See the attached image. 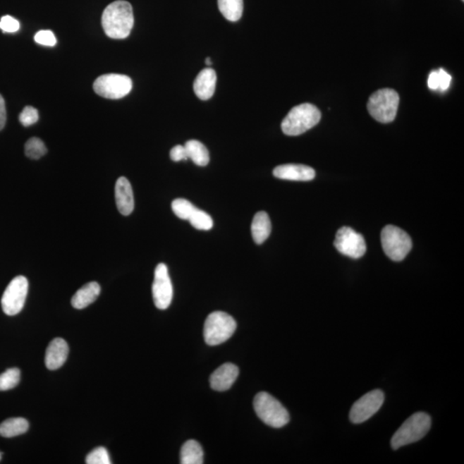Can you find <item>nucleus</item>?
<instances>
[{"mask_svg": "<svg viewBox=\"0 0 464 464\" xmlns=\"http://www.w3.org/2000/svg\"><path fill=\"white\" fill-rule=\"evenodd\" d=\"M35 41L38 44L48 47H54L57 40L54 34L51 30H41L35 35Z\"/></svg>", "mask_w": 464, "mask_h": 464, "instance_id": "obj_30", "label": "nucleus"}, {"mask_svg": "<svg viewBox=\"0 0 464 464\" xmlns=\"http://www.w3.org/2000/svg\"><path fill=\"white\" fill-rule=\"evenodd\" d=\"M463 1H464V0H463Z\"/></svg>", "mask_w": 464, "mask_h": 464, "instance_id": "obj_38", "label": "nucleus"}, {"mask_svg": "<svg viewBox=\"0 0 464 464\" xmlns=\"http://www.w3.org/2000/svg\"><path fill=\"white\" fill-rule=\"evenodd\" d=\"M273 174L275 178L289 181L308 182L316 176V172L312 167L303 164H283L274 169Z\"/></svg>", "mask_w": 464, "mask_h": 464, "instance_id": "obj_13", "label": "nucleus"}, {"mask_svg": "<svg viewBox=\"0 0 464 464\" xmlns=\"http://www.w3.org/2000/svg\"><path fill=\"white\" fill-rule=\"evenodd\" d=\"M239 369L237 365L226 363L219 367L210 377L211 387L217 391H226L237 380Z\"/></svg>", "mask_w": 464, "mask_h": 464, "instance_id": "obj_14", "label": "nucleus"}, {"mask_svg": "<svg viewBox=\"0 0 464 464\" xmlns=\"http://www.w3.org/2000/svg\"><path fill=\"white\" fill-rule=\"evenodd\" d=\"M236 329L237 322L229 314L212 312L207 317L204 325V339L209 346L222 344L233 336Z\"/></svg>", "mask_w": 464, "mask_h": 464, "instance_id": "obj_6", "label": "nucleus"}, {"mask_svg": "<svg viewBox=\"0 0 464 464\" xmlns=\"http://www.w3.org/2000/svg\"><path fill=\"white\" fill-rule=\"evenodd\" d=\"M6 123V109L5 100L1 95H0V131L5 128Z\"/></svg>", "mask_w": 464, "mask_h": 464, "instance_id": "obj_34", "label": "nucleus"}, {"mask_svg": "<svg viewBox=\"0 0 464 464\" xmlns=\"http://www.w3.org/2000/svg\"><path fill=\"white\" fill-rule=\"evenodd\" d=\"M116 200L118 210L124 216L131 214L135 209V198H133L131 183L124 176H121L117 180Z\"/></svg>", "mask_w": 464, "mask_h": 464, "instance_id": "obj_16", "label": "nucleus"}, {"mask_svg": "<svg viewBox=\"0 0 464 464\" xmlns=\"http://www.w3.org/2000/svg\"><path fill=\"white\" fill-rule=\"evenodd\" d=\"M39 119V114L37 109H35L31 106H27L23 109V111L19 116V121L25 127H30V126L37 123Z\"/></svg>", "mask_w": 464, "mask_h": 464, "instance_id": "obj_29", "label": "nucleus"}, {"mask_svg": "<svg viewBox=\"0 0 464 464\" xmlns=\"http://www.w3.org/2000/svg\"><path fill=\"white\" fill-rule=\"evenodd\" d=\"M21 373L18 368L8 369L0 375V391H6L13 389L20 381Z\"/></svg>", "mask_w": 464, "mask_h": 464, "instance_id": "obj_24", "label": "nucleus"}, {"mask_svg": "<svg viewBox=\"0 0 464 464\" xmlns=\"http://www.w3.org/2000/svg\"><path fill=\"white\" fill-rule=\"evenodd\" d=\"M93 88L97 95L102 97L121 99L131 92L133 82L131 78L123 74H105L97 78Z\"/></svg>", "mask_w": 464, "mask_h": 464, "instance_id": "obj_8", "label": "nucleus"}, {"mask_svg": "<svg viewBox=\"0 0 464 464\" xmlns=\"http://www.w3.org/2000/svg\"><path fill=\"white\" fill-rule=\"evenodd\" d=\"M171 159L174 162H179V161L187 160L188 159L186 148L183 145H176L175 147L171 149Z\"/></svg>", "mask_w": 464, "mask_h": 464, "instance_id": "obj_32", "label": "nucleus"}, {"mask_svg": "<svg viewBox=\"0 0 464 464\" xmlns=\"http://www.w3.org/2000/svg\"><path fill=\"white\" fill-rule=\"evenodd\" d=\"M254 408L259 418L267 426L281 428L290 422L288 411L269 393L260 392L255 396Z\"/></svg>", "mask_w": 464, "mask_h": 464, "instance_id": "obj_4", "label": "nucleus"}, {"mask_svg": "<svg viewBox=\"0 0 464 464\" xmlns=\"http://www.w3.org/2000/svg\"><path fill=\"white\" fill-rule=\"evenodd\" d=\"M206 64H207V66H210V65L212 64V60H211L210 58H207V59H206Z\"/></svg>", "mask_w": 464, "mask_h": 464, "instance_id": "obj_36", "label": "nucleus"}, {"mask_svg": "<svg viewBox=\"0 0 464 464\" xmlns=\"http://www.w3.org/2000/svg\"><path fill=\"white\" fill-rule=\"evenodd\" d=\"M181 463L202 464L204 463V452L202 446L195 440H188L181 450Z\"/></svg>", "mask_w": 464, "mask_h": 464, "instance_id": "obj_20", "label": "nucleus"}, {"mask_svg": "<svg viewBox=\"0 0 464 464\" xmlns=\"http://www.w3.org/2000/svg\"><path fill=\"white\" fill-rule=\"evenodd\" d=\"M428 87L431 90H438L439 86V72H432L428 78Z\"/></svg>", "mask_w": 464, "mask_h": 464, "instance_id": "obj_35", "label": "nucleus"}, {"mask_svg": "<svg viewBox=\"0 0 464 464\" xmlns=\"http://www.w3.org/2000/svg\"><path fill=\"white\" fill-rule=\"evenodd\" d=\"M47 147L39 138H31L25 144V154L31 159H39L47 153Z\"/></svg>", "mask_w": 464, "mask_h": 464, "instance_id": "obj_26", "label": "nucleus"}, {"mask_svg": "<svg viewBox=\"0 0 464 464\" xmlns=\"http://www.w3.org/2000/svg\"><path fill=\"white\" fill-rule=\"evenodd\" d=\"M152 296L157 309L166 310L171 304L173 286L168 267L164 263L156 267Z\"/></svg>", "mask_w": 464, "mask_h": 464, "instance_id": "obj_12", "label": "nucleus"}, {"mask_svg": "<svg viewBox=\"0 0 464 464\" xmlns=\"http://www.w3.org/2000/svg\"><path fill=\"white\" fill-rule=\"evenodd\" d=\"M340 253L353 259H359L367 252L363 236L350 227H342L337 231L335 243Z\"/></svg>", "mask_w": 464, "mask_h": 464, "instance_id": "obj_11", "label": "nucleus"}, {"mask_svg": "<svg viewBox=\"0 0 464 464\" xmlns=\"http://www.w3.org/2000/svg\"><path fill=\"white\" fill-rule=\"evenodd\" d=\"M188 159L199 166H206L209 163L210 156L207 148L198 140H188L184 145Z\"/></svg>", "mask_w": 464, "mask_h": 464, "instance_id": "obj_21", "label": "nucleus"}, {"mask_svg": "<svg viewBox=\"0 0 464 464\" xmlns=\"http://www.w3.org/2000/svg\"><path fill=\"white\" fill-rule=\"evenodd\" d=\"M438 72L439 75V89L441 90V92H446L451 85V76L443 69H439Z\"/></svg>", "mask_w": 464, "mask_h": 464, "instance_id": "obj_33", "label": "nucleus"}, {"mask_svg": "<svg viewBox=\"0 0 464 464\" xmlns=\"http://www.w3.org/2000/svg\"><path fill=\"white\" fill-rule=\"evenodd\" d=\"M20 28L19 22L17 19H15L11 16H4L1 20H0V29L3 30V32L6 33H14Z\"/></svg>", "mask_w": 464, "mask_h": 464, "instance_id": "obj_31", "label": "nucleus"}, {"mask_svg": "<svg viewBox=\"0 0 464 464\" xmlns=\"http://www.w3.org/2000/svg\"><path fill=\"white\" fill-rule=\"evenodd\" d=\"M172 210L181 219L188 220L197 209L190 202L185 199H176L172 202Z\"/></svg>", "mask_w": 464, "mask_h": 464, "instance_id": "obj_27", "label": "nucleus"}, {"mask_svg": "<svg viewBox=\"0 0 464 464\" xmlns=\"http://www.w3.org/2000/svg\"><path fill=\"white\" fill-rule=\"evenodd\" d=\"M28 290L29 282L25 276L16 277L10 282L1 300L2 309L7 316H15L21 312L25 304Z\"/></svg>", "mask_w": 464, "mask_h": 464, "instance_id": "obj_9", "label": "nucleus"}, {"mask_svg": "<svg viewBox=\"0 0 464 464\" xmlns=\"http://www.w3.org/2000/svg\"><path fill=\"white\" fill-rule=\"evenodd\" d=\"M135 17L130 3L118 0L105 8L102 17V25L109 37L125 39L131 33Z\"/></svg>", "mask_w": 464, "mask_h": 464, "instance_id": "obj_1", "label": "nucleus"}, {"mask_svg": "<svg viewBox=\"0 0 464 464\" xmlns=\"http://www.w3.org/2000/svg\"><path fill=\"white\" fill-rule=\"evenodd\" d=\"M100 293L99 284L95 281L90 282L74 294L72 298V305L77 310L85 309L97 300Z\"/></svg>", "mask_w": 464, "mask_h": 464, "instance_id": "obj_18", "label": "nucleus"}, {"mask_svg": "<svg viewBox=\"0 0 464 464\" xmlns=\"http://www.w3.org/2000/svg\"><path fill=\"white\" fill-rule=\"evenodd\" d=\"M1 458H2V453L1 452H0V461H1Z\"/></svg>", "mask_w": 464, "mask_h": 464, "instance_id": "obj_37", "label": "nucleus"}, {"mask_svg": "<svg viewBox=\"0 0 464 464\" xmlns=\"http://www.w3.org/2000/svg\"><path fill=\"white\" fill-rule=\"evenodd\" d=\"M217 83V74L212 68H206L202 71L196 77L194 83V90L195 95L200 100L207 101L214 96Z\"/></svg>", "mask_w": 464, "mask_h": 464, "instance_id": "obj_17", "label": "nucleus"}, {"mask_svg": "<svg viewBox=\"0 0 464 464\" xmlns=\"http://www.w3.org/2000/svg\"><path fill=\"white\" fill-rule=\"evenodd\" d=\"M400 97L392 89H382L370 97L367 109L371 115L381 123H392L398 110Z\"/></svg>", "mask_w": 464, "mask_h": 464, "instance_id": "obj_5", "label": "nucleus"}, {"mask_svg": "<svg viewBox=\"0 0 464 464\" xmlns=\"http://www.w3.org/2000/svg\"><path fill=\"white\" fill-rule=\"evenodd\" d=\"M271 230H272V225H271L269 214L266 212H258L255 215L252 226H251V233H252L255 243L257 245H262L269 238Z\"/></svg>", "mask_w": 464, "mask_h": 464, "instance_id": "obj_19", "label": "nucleus"}, {"mask_svg": "<svg viewBox=\"0 0 464 464\" xmlns=\"http://www.w3.org/2000/svg\"><path fill=\"white\" fill-rule=\"evenodd\" d=\"M69 348L68 343L61 338H55L47 348L45 364L47 368L54 371L61 368L68 359Z\"/></svg>", "mask_w": 464, "mask_h": 464, "instance_id": "obj_15", "label": "nucleus"}, {"mask_svg": "<svg viewBox=\"0 0 464 464\" xmlns=\"http://www.w3.org/2000/svg\"><path fill=\"white\" fill-rule=\"evenodd\" d=\"M321 117L320 110L316 106L310 104L298 105L283 120L282 131L288 136L303 135L319 123Z\"/></svg>", "mask_w": 464, "mask_h": 464, "instance_id": "obj_2", "label": "nucleus"}, {"mask_svg": "<svg viewBox=\"0 0 464 464\" xmlns=\"http://www.w3.org/2000/svg\"><path fill=\"white\" fill-rule=\"evenodd\" d=\"M188 221L195 229L200 231H209L214 226V221H212L211 216L198 208L192 214Z\"/></svg>", "mask_w": 464, "mask_h": 464, "instance_id": "obj_25", "label": "nucleus"}, {"mask_svg": "<svg viewBox=\"0 0 464 464\" xmlns=\"http://www.w3.org/2000/svg\"><path fill=\"white\" fill-rule=\"evenodd\" d=\"M381 242L384 253L395 262L403 261L412 249L410 235L395 226L389 225L384 228Z\"/></svg>", "mask_w": 464, "mask_h": 464, "instance_id": "obj_7", "label": "nucleus"}, {"mask_svg": "<svg viewBox=\"0 0 464 464\" xmlns=\"http://www.w3.org/2000/svg\"><path fill=\"white\" fill-rule=\"evenodd\" d=\"M87 464H110L109 456L104 447H98L93 450L85 459Z\"/></svg>", "mask_w": 464, "mask_h": 464, "instance_id": "obj_28", "label": "nucleus"}, {"mask_svg": "<svg viewBox=\"0 0 464 464\" xmlns=\"http://www.w3.org/2000/svg\"><path fill=\"white\" fill-rule=\"evenodd\" d=\"M30 425L23 418H11L0 424V436L13 438L22 435L29 430Z\"/></svg>", "mask_w": 464, "mask_h": 464, "instance_id": "obj_22", "label": "nucleus"}, {"mask_svg": "<svg viewBox=\"0 0 464 464\" xmlns=\"http://www.w3.org/2000/svg\"><path fill=\"white\" fill-rule=\"evenodd\" d=\"M432 425L431 417L426 413L419 412L413 415L399 427L391 439L393 449L397 450L404 446L419 441L429 432Z\"/></svg>", "mask_w": 464, "mask_h": 464, "instance_id": "obj_3", "label": "nucleus"}, {"mask_svg": "<svg viewBox=\"0 0 464 464\" xmlns=\"http://www.w3.org/2000/svg\"><path fill=\"white\" fill-rule=\"evenodd\" d=\"M218 6L227 20L237 22L242 18L243 0H218Z\"/></svg>", "mask_w": 464, "mask_h": 464, "instance_id": "obj_23", "label": "nucleus"}, {"mask_svg": "<svg viewBox=\"0 0 464 464\" xmlns=\"http://www.w3.org/2000/svg\"><path fill=\"white\" fill-rule=\"evenodd\" d=\"M384 402V394L382 391L375 389V391L368 392L353 405L351 410H350V420L353 424L367 422L380 410Z\"/></svg>", "mask_w": 464, "mask_h": 464, "instance_id": "obj_10", "label": "nucleus"}]
</instances>
